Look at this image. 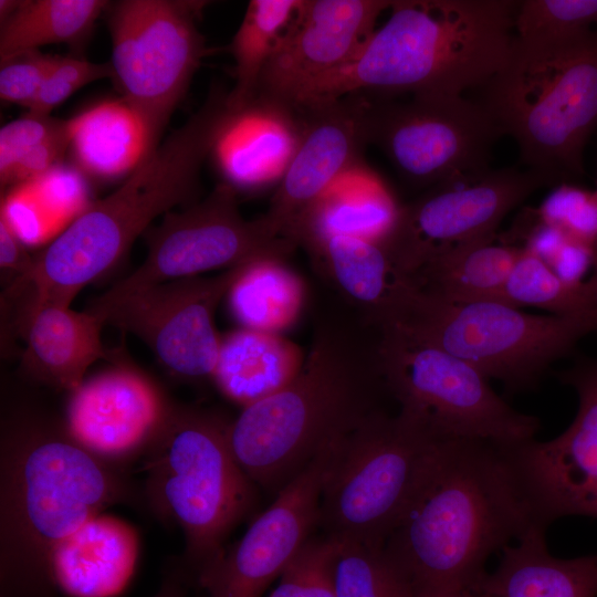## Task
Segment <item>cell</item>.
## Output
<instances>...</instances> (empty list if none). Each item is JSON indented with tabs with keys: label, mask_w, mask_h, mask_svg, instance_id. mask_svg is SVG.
Masks as SVG:
<instances>
[{
	"label": "cell",
	"mask_w": 597,
	"mask_h": 597,
	"mask_svg": "<svg viewBox=\"0 0 597 597\" xmlns=\"http://www.w3.org/2000/svg\"><path fill=\"white\" fill-rule=\"evenodd\" d=\"M522 447L480 439L439 443L381 545L413 597L478 589L492 554L534 525H549L527 479Z\"/></svg>",
	"instance_id": "1"
},
{
	"label": "cell",
	"mask_w": 597,
	"mask_h": 597,
	"mask_svg": "<svg viewBox=\"0 0 597 597\" xmlns=\"http://www.w3.org/2000/svg\"><path fill=\"white\" fill-rule=\"evenodd\" d=\"M232 115L228 92L214 86L203 104L176 128L105 198L85 208L12 283L31 286L28 311L43 303L70 306L83 286L127 252L159 216L197 191L203 161Z\"/></svg>",
	"instance_id": "2"
},
{
	"label": "cell",
	"mask_w": 597,
	"mask_h": 597,
	"mask_svg": "<svg viewBox=\"0 0 597 597\" xmlns=\"http://www.w3.org/2000/svg\"><path fill=\"white\" fill-rule=\"evenodd\" d=\"M517 1L395 0L387 21L297 106L353 93L453 94L486 84L507 62Z\"/></svg>",
	"instance_id": "3"
},
{
	"label": "cell",
	"mask_w": 597,
	"mask_h": 597,
	"mask_svg": "<svg viewBox=\"0 0 597 597\" xmlns=\"http://www.w3.org/2000/svg\"><path fill=\"white\" fill-rule=\"evenodd\" d=\"M360 359L342 336L323 331L289 384L244 406L227 437L253 484L279 493L377 409V386H386L378 359Z\"/></svg>",
	"instance_id": "4"
},
{
	"label": "cell",
	"mask_w": 597,
	"mask_h": 597,
	"mask_svg": "<svg viewBox=\"0 0 597 597\" xmlns=\"http://www.w3.org/2000/svg\"><path fill=\"white\" fill-rule=\"evenodd\" d=\"M376 324L458 357L519 391L535 386L580 338L597 333V308L541 316L496 301L452 303L404 279Z\"/></svg>",
	"instance_id": "5"
},
{
	"label": "cell",
	"mask_w": 597,
	"mask_h": 597,
	"mask_svg": "<svg viewBox=\"0 0 597 597\" xmlns=\"http://www.w3.org/2000/svg\"><path fill=\"white\" fill-rule=\"evenodd\" d=\"M485 101L528 169L559 181L584 175L583 151L597 127V32L574 45L513 41L505 65L485 84Z\"/></svg>",
	"instance_id": "6"
},
{
	"label": "cell",
	"mask_w": 597,
	"mask_h": 597,
	"mask_svg": "<svg viewBox=\"0 0 597 597\" xmlns=\"http://www.w3.org/2000/svg\"><path fill=\"white\" fill-rule=\"evenodd\" d=\"M125 493L108 464L70 437L20 436L1 464L2 566L48 576L57 544Z\"/></svg>",
	"instance_id": "7"
},
{
	"label": "cell",
	"mask_w": 597,
	"mask_h": 597,
	"mask_svg": "<svg viewBox=\"0 0 597 597\" xmlns=\"http://www.w3.org/2000/svg\"><path fill=\"white\" fill-rule=\"evenodd\" d=\"M227 428L206 413L170 409L147 463L151 502L181 527L201 572L221 556L224 538L254 500V484L231 452Z\"/></svg>",
	"instance_id": "8"
},
{
	"label": "cell",
	"mask_w": 597,
	"mask_h": 597,
	"mask_svg": "<svg viewBox=\"0 0 597 597\" xmlns=\"http://www.w3.org/2000/svg\"><path fill=\"white\" fill-rule=\"evenodd\" d=\"M440 442L400 411L364 417L332 452L320 503L325 535L381 546Z\"/></svg>",
	"instance_id": "9"
},
{
	"label": "cell",
	"mask_w": 597,
	"mask_h": 597,
	"mask_svg": "<svg viewBox=\"0 0 597 597\" xmlns=\"http://www.w3.org/2000/svg\"><path fill=\"white\" fill-rule=\"evenodd\" d=\"M377 346L379 369L399 411L440 441L534 440L540 420L504 401L471 364L387 327Z\"/></svg>",
	"instance_id": "10"
},
{
	"label": "cell",
	"mask_w": 597,
	"mask_h": 597,
	"mask_svg": "<svg viewBox=\"0 0 597 597\" xmlns=\"http://www.w3.org/2000/svg\"><path fill=\"white\" fill-rule=\"evenodd\" d=\"M207 4L201 0H123L112 6L113 81L156 144L212 51L197 23Z\"/></svg>",
	"instance_id": "11"
},
{
	"label": "cell",
	"mask_w": 597,
	"mask_h": 597,
	"mask_svg": "<svg viewBox=\"0 0 597 597\" xmlns=\"http://www.w3.org/2000/svg\"><path fill=\"white\" fill-rule=\"evenodd\" d=\"M147 255L125 279L93 298L88 310L113 304L150 286L258 260H282L296 243L279 233L263 214L244 219L235 189L221 182L200 202L170 211L146 232Z\"/></svg>",
	"instance_id": "12"
},
{
	"label": "cell",
	"mask_w": 597,
	"mask_h": 597,
	"mask_svg": "<svg viewBox=\"0 0 597 597\" xmlns=\"http://www.w3.org/2000/svg\"><path fill=\"white\" fill-rule=\"evenodd\" d=\"M366 123L368 143L418 187L489 168L491 147L505 135L482 103L453 94L369 102Z\"/></svg>",
	"instance_id": "13"
},
{
	"label": "cell",
	"mask_w": 597,
	"mask_h": 597,
	"mask_svg": "<svg viewBox=\"0 0 597 597\" xmlns=\"http://www.w3.org/2000/svg\"><path fill=\"white\" fill-rule=\"evenodd\" d=\"M558 181L548 172L515 167L455 176L399 207L379 242L396 270L407 277L439 251L496 235L512 209Z\"/></svg>",
	"instance_id": "14"
},
{
	"label": "cell",
	"mask_w": 597,
	"mask_h": 597,
	"mask_svg": "<svg viewBox=\"0 0 597 597\" xmlns=\"http://www.w3.org/2000/svg\"><path fill=\"white\" fill-rule=\"evenodd\" d=\"M247 264L210 277L160 283L105 307L86 311L105 325L137 336L176 375L213 376L221 343L213 314Z\"/></svg>",
	"instance_id": "15"
},
{
	"label": "cell",
	"mask_w": 597,
	"mask_h": 597,
	"mask_svg": "<svg viewBox=\"0 0 597 597\" xmlns=\"http://www.w3.org/2000/svg\"><path fill=\"white\" fill-rule=\"evenodd\" d=\"M394 0H301L253 102L289 113L322 77L350 62ZM252 102V103H253Z\"/></svg>",
	"instance_id": "16"
},
{
	"label": "cell",
	"mask_w": 597,
	"mask_h": 597,
	"mask_svg": "<svg viewBox=\"0 0 597 597\" xmlns=\"http://www.w3.org/2000/svg\"><path fill=\"white\" fill-rule=\"evenodd\" d=\"M335 443L276 494L229 552L201 572L210 597H261L281 576L320 523L322 488Z\"/></svg>",
	"instance_id": "17"
},
{
	"label": "cell",
	"mask_w": 597,
	"mask_h": 597,
	"mask_svg": "<svg viewBox=\"0 0 597 597\" xmlns=\"http://www.w3.org/2000/svg\"><path fill=\"white\" fill-rule=\"evenodd\" d=\"M368 104L365 95L353 93L292 111L297 128L295 148L264 213L279 233L294 242L292 232L302 214L359 165L369 144Z\"/></svg>",
	"instance_id": "18"
},
{
	"label": "cell",
	"mask_w": 597,
	"mask_h": 597,
	"mask_svg": "<svg viewBox=\"0 0 597 597\" xmlns=\"http://www.w3.org/2000/svg\"><path fill=\"white\" fill-rule=\"evenodd\" d=\"M575 389L578 410L570 426L548 441L523 444L522 460L546 523L568 515L597 519V359L558 374Z\"/></svg>",
	"instance_id": "19"
},
{
	"label": "cell",
	"mask_w": 597,
	"mask_h": 597,
	"mask_svg": "<svg viewBox=\"0 0 597 597\" xmlns=\"http://www.w3.org/2000/svg\"><path fill=\"white\" fill-rule=\"evenodd\" d=\"M169 410L149 379L117 367L72 391L66 428L73 441L107 463L151 446Z\"/></svg>",
	"instance_id": "20"
},
{
	"label": "cell",
	"mask_w": 597,
	"mask_h": 597,
	"mask_svg": "<svg viewBox=\"0 0 597 597\" xmlns=\"http://www.w3.org/2000/svg\"><path fill=\"white\" fill-rule=\"evenodd\" d=\"M138 551L134 527L98 514L53 549L48 578L70 597H115L133 577Z\"/></svg>",
	"instance_id": "21"
},
{
	"label": "cell",
	"mask_w": 597,
	"mask_h": 597,
	"mask_svg": "<svg viewBox=\"0 0 597 597\" xmlns=\"http://www.w3.org/2000/svg\"><path fill=\"white\" fill-rule=\"evenodd\" d=\"M105 323L88 311L43 303L25 316V368L39 380L73 391L92 364L105 357L102 329Z\"/></svg>",
	"instance_id": "22"
},
{
	"label": "cell",
	"mask_w": 597,
	"mask_h": 597,
	"mask_svg": "<svg viewBox=\"0 0 597 597\" xmlns=\"http://www.w3.org/2000/svg\"><path fill=\"white\" fill-rule=\"evenodd\" d=\"M537 524L501 551L494 572L478 590L488 597H597V554L558 558Z\"/></svg>",
	"instance_id": "23"
},
{
	"label": "cell",
	"mask_w": 597,
	"mask_h": 597,
	"mask_svg": "<svg viewBox=\"0 0 597 597\" xmlns=\"http://www.w3.org/2000/svg\"><path fill=\"white\" fill-rule=\"evenodd\" d=\"M398 208L383 182L358 165L302 214L292 239L306 248L333 234L380 241L391 227Z\"/></svg>",
	"instance_id": "24"
},
{
	"label": "cell",
	"mask_w": 597,
	"mask_h": 597,
	"mask_svg": "<svg viewBox=\"0 0 597 597\" xmlns=\"http://www.w3.org/2000/svg\"><path fill=\"white\" fill-rule=\"evenodd\" d=\"M70 121L74 161L83 174L98 179L128 176L159 145L122 97L95 104Z\"/></svg>",
	"instance_id": "25"
},
{
	"label": "cell",
	"mask_w": 597,
	"mask_h": 597,
	"mask_svg": "<svg viewBox=\"0 0 597 597\" xmlns=\"http://www.w3.org/2000/svg\"><path fill=\"white\" fill-rule=\"evenodd\" d=\"M521 251L496 235L465 242L437 252L406 279L447 302L496 301Z\"/></svg>",
	"instance_id": "26"
},
{
	"label": "cell",
	"mask_w": 597,
	"mask_h": 597,
	"mask_svg": "<svg viewBox=\"0 0 597 597\" xmlns=\"http://www.w3.org/2000/svg\"><path fill=\"white\" fill-rule=\"evenodd\" d=\"M302 365L296 347L277 334L243 328L221 341L212 377L226 396L248 406L289 384Z\"/></svg>",
	"instance_id": "27"
},
{
	"label": "cell",
	"mask_w": 597,
	"mask_h": 597,
	"mask_svg": "<svg viewBox=\"0 0 597 597\" xmlns=\"http://www.w3.org/2000/svg\"><path fill=\"white\" fill-rule=\"evenodd\" d=\"M108 3L104 0H1V64L46 44H82Z\"/></svg>",
	"instance_id": "28"
},
{
	"label": "cell",
	"mask_w": 597,
	"mask_h": 597,
	"mask_svg": "<svg viewBox=\"0 0 597 597\" xmlns=\"http://www.w3.org/2000/svg\"><path fill=\"white\" fill-rule=\"evenodd\" d=\"M338 289L376 322L394 290L405 277L379 241L354 235H328L307 248Z\"/></svg>",
	"instance_id": "29"
},
{
	"label": "cell",
	"mask_w": 597,
	"mask_h": 597,
	"mask_svg": "<svg viewBox=\"0 0 597 597\" xmlns=\"http://www.w3.org/2000/svg\"><path fill=\"white\" fill-rule=\"evenodd\" d=\"M293 113L253 102L233 113L219 135L212 155L227 184L235 189L262 186L281 174L270 164L271 137L293 127Z\"/></svg>",
	"instance_id": "30"
},
{
	"label": "cell",
	"mask_w": 597,
	"mask_h": 597,
	"mask_svg": "<svg viewBox=\"0 0 597 597\" xmlns=\"http://www.w3.org/2000/svg\"><path fill=\"white\" fill-rule=\"evenodd\" d=\"M301 0H251L229 50L234 60L235 84L228 92V105L234 113L255 98L259 82L280 44Z\"/></svg>",
	"instance_id": "31"
},
{
	"label": "cell",
	"mask_w": 597,
	"mask_h": 597,
	"mask_svg": "<svg viewBox=\"0 0 597 597\" xmlns=\"http://www.w3.org/2000/svg\"><path fill=\"white\" fill-rule=\"evenodd\" d=\"M280 262L275 259L251 262L231 286L230 307L244 328L277 334L296 318L302 286Z\"/></svg>",
	"instance_id": "32"
},
{
	"label": "cell",
	"mask_w": 597,
	"mask_h": 597,
	"mask_svg": "<svg viewBox=\"0 0 597 597\" xmlns=\"http://www.w3.org/2000/svg\"><path fill=\"white\" fill-rule=\"evenodd\" d=\"M514 41L522 45H574L597 32V0L517 1Z\"/></svg>",
	"instance_id": "33"
},
{
	"label": "cell",
	"mask_w": 597,
	"mask_h": 597,
	"mask_svg": "<svg viewBox=\"0 0 597 597\" xmlns=\"http://www.w3.org/2000/svg\"><path fill=\"white\" fill-rule=\"evenodd\" d=\"M496 302L515 308L533 306L553 315L590 310L584 281L570 283L561 279L538 255L522 247Z\"/></svg>",
	"instance_id": "34"
},
{
	"label": "cell",
	"mask_w": 597,
	"mask_h": 597,
	"mask_svg": "<svg viewBox=\"0 0 597 597\" xmlns=\"http://www.w3.org/2000/svg\"><path fill=\"white\" fill-rule=\"evenodd\" d=\"M335 542L333 580L336 597H413L380 545L338 538Z\"/></svg>",
	"instance_id": "35"
},
{
	"label": "cell",
	"mask_w": 597,
	"mask_h": 597,
	"mask_svg": "<svg viewBox=\"0 0 597 597\" xmlns=\"http://www.w3.org/2000/svg\"><path fill=\"white\" fill-rule=\"evenodd\" d=\"M335 538L311 537L281 574L268 597H336L333 580Z\"/></svg>",
	"instance_id": "36"
},
{
	"label": "cell",
	"mask_w": 597,
	"mask_h": 597,
	"mask_svg": "<svg viewBox=\"0 0 597 597\" xmlns=\"http://www.w3.org/2000/svg\"><path fill=\"white\" fill-rule=\"evenodd\" d=\"M103 78H114L109 62L94 63L80 57L49 55L42 86L29 111L51 115L57 105L81 87Z\"/></svg>",
	"instance_id": "37"
},
{
	"label": "cell",
	"mask_w": 597,
	"mask_h": 597,
	"mask_svg": "<svg viewBox=\"0 0 597 597\" xmlns=\"http://www.w3.org/2000/svg\"><path fill=\"white\" fill-rule=\"evenodd\" d=\"M536 216L573 239L597 244V191L591 193L564 185L545 199Z\"/></svg>",
	"instance_id": "38"
},
{
	"label": "cell",
	"mask_w": 597,
	"mask_h": 597,
	"mask_svg": "<svg viewBox=\"0 0 597 597\" xmlns=\"http://www.w3.org/2000/svg\"><path fill=\"white\" fill-rule=\"evenodd\" d=\"M69 119L28 112L0 129V184L3 189L18 161L31 149L61 132Z\"/></svg>",
	"instance_id": "39"
},
{
	"label": "cell",
	"mask_w": 597,
	"mask_h": 597,
	"mask_svg": "<svg viewBox=\"0 0 597 597\" xmlns=\"http://www.w3.org/2000/svg\"><path fill=\"white\" fill-rule=\"evenodd\" d=\"M49 55L33 51L1 64V100L30 108L38 97Z\"/></svg>",
	"instance_id": "40"
},
{
	"label": "cell",
	"mask_w": 597,
	"mask_h": 597,
	"mask_svg": "<svg viewBox=\"0 0 597 597\" xmlns=\"http://www.w3.org/2000/svg\"><path fill=\"white\" fill-rule=\"evenodd\" d=\"M595 248L596 245L568 237L548 265L561 279L580 283L584 273L594 265Z\"/></svg>",
	"instance_id": "41"
},
{
	"label": "cell",
	"mask_w": 597,
	"mask_h": 597,
	"mask_svg": "<svg viewBox=\"0 0 597 597\" xmlns=\"http://www.w3.org/2000/svg\"><path fill=\"white\" fill-rule=\"evenodd\" d=\"M33 256L24 250L21 238L8 221L0 219V265L2 271L14 272L17 279L24 276L31 269Z\"/></svg>",
	"instance_id": "42"
},
{
	"label": "cell",
	"mask_w": 597,
	"mask_h": 597,
	"mask_svg": "<svg viewBox=\"0 0 597 597\" xmlns=\"http://www.w3.org/2000/svg\"><path fill=\"white\" fill-rule=\"evenodd\" d=\"M593 266L594 272L587 281H584V286L590 307L597 308V244L595 248V259Z\"/></svg>",
	"instance_id": "43"
},
{
	"label": "cell",
	"mask_w": 597,
	"mask_h": 597,
	"mask_svg": "<svg viewBox=\"0 0 597 597\" xmlns=\"http://www.w3.org/2000/svg\"><path fill=\"white\" fill-rule=\"evenodd\" d=\"M441 597H488V596L478 589H464V590L455 591V593L448 594Z\"/></svg>",
	"instance_id": "44"
},
{
	"label": "cell",
	"mask_w": 597,
	"mask_h": 597,
	"mask_svg": "<svg viewBox=\"0 0 597 597\" xmlns=\"http://www.w3.org/2000/svg\"><path fill=\"white\" fill-rule=\"evenodd\" d=\"M156 597H172V596L170 594H160V595H158Z\"/></svg>",
	"instance_id": "45"
}]
</instances>
